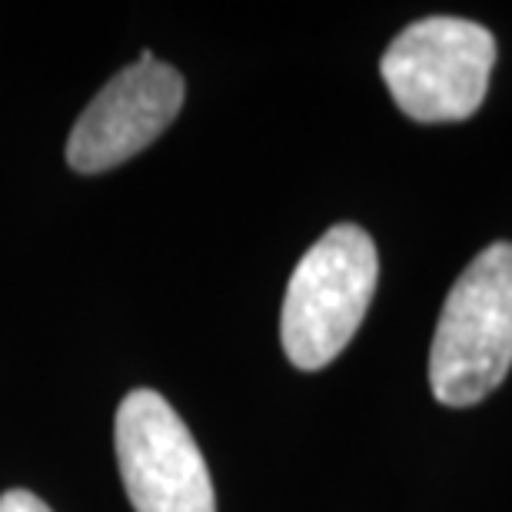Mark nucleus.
I'll use <instances>...</instances> for the list:
<instances>
[{
    "label": "nucleus",
    "mask_w": 512,
    "mask_h": 512,
    "mask_svg": "<svg viewBox=\"0 0 512 512\" xmlns=\"http://www.w3.org/2000/svg\"><path fill=\"white\" fill-rule=\"evenodd\" d=\"M512 366V243H493L459 273L429 350V386L446 406H473Z\"/></svg>",
    "instance_id": "1"
},
{
    "label": "nucleus",
    "mask_w": 512,
    "mask_h": 512,
    "mask_svg": "<svg viewBox=\"0 0 512 512\" xmlns=\"http://www.w3.org/2000/svg\"><path fill=\"white\" fill-rule=\"evenodd\" d=\"M380 276L370 233L356 223L326 230L286 286L280 336L296 370H323L360 330Z\"/></svg>",
    "instance_id": "2"
},
{
    "label": "nucleus",
    "mask_w": 512,
    "mask_h": 512,
    "mask_svg": "<svg viewBox=\"0 0 512 512\" xmlns=\"http://www.w3.org/2000/svg\"><path fill=\"white\" fill-rule=\"evenodd\" d=\"M493 64L496 40L483 24L426 17L396 34L380 74L406 117L419 124H453L473 117L486 100Z\"/></svg>",
    "instance_id": "3"
},
{
    "label": "nucleus",
    "mask_w": 512,
    "mask_h": 512,
    "mask_svg": "<svg viewBox=\"0 0 512 512\" xmlns=\"http://www.w3.org/2000/svg\"><path fill=\"white\" fill-rule=\"evenodd\" d=\"M114 443L137 512H217L207 459L180 413L157 389H133L124 396Z\"/></svg>",
    "instance_id": "4"
},
{
    "label": "nucleus",
    "mask_w": 512,
    "mask_h": 512,
    "mask_svg": "<svg viewBox=\"0 0 512 512\" xmlns=\"http://www.w3.org/2000/svg\"><path fill=\"white\" fill-rule=\"evenodd\" d=\"M187 84L163 60L124 67L77 117L67 140V163L77 173H104L150 147L180 114Z\"/></svg>",
    "instance_id": "5"
},
{
    "label": "nucleus",
    "mask_w": 512,
    "mask_h": 512,
    "mask_svg": "<svg viewBox=\"0 0 512 512\" xmlns=\"http://www.w3.org/2000/svg\"><path fill=\"white\" fill-rule=\"evenodd\" d=\"M0 512H50V506L27 489H10L0 496Z\"/></svg>",
    "instance_id": "6"
}]
</instances>
